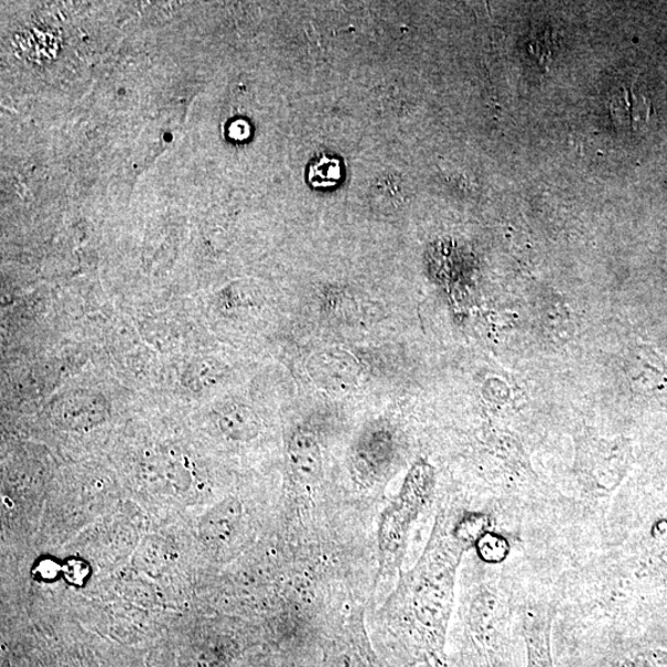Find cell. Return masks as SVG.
Here are the masks:
<instances>
[{"mask_svg":"<svg viewBox=\"0 0 667 667\" xmlns=\"http://www.w3.org/2000/svg\"><path fill=\"white\" fill-rule=\"evenodd\" d=\"M312 376L320 379L326 386L351 385L355 377V364L346 354L323 353L316 355L312 361Z\"/></svg>","mask_w":667,"mask_h":667,"instance_id":"12","label":"cell"},{"mask_svg":"<svg viewBox=\"0 0 667 667\" xmlns=\"http://www.w3.org/2000/svg\"><path fill=\"white\" fill-rule=\"evenodd\" d=\"M58 422L67 430H88L105 422L108 416L106 400L97 395L76 394L58 406Z\"/></svg>","mask_w":667,"mask_h":667,"instance_id":"7","label":"cell"},{"mask_svg":"<svg viewBox=\"0 0 667 667\" xmlns=\"http://www.w3.org/2000/svg\"><path fill=\"white\" fill-rule=\"evenodd\" d=\"M289 463L292 474L303 485H313L320 481L323 472V458L320 444L310 432L299 430L289 443Z\"/></svg>","mask_w":667,"mask_h":667,"instance_id":"8","label":"cell"},{"mask_svg":"<svg viewBox=\"0 0 667 667\" xmlns=\"http://www.w3.org/2000/svg\"><path fill=\"white\" fill-rule=\"evenodd\" d=\"M312 176H314L312 181L315 186L320 182H323L322 186L330 184L327 182H335L338 179L337 162L323 159L322 162L318 163V165L312 169Z\"/></svg>","mask_w":667,"mask_h":667,"instance_id":"15","label":"cell"},{"mask_svg":"<svg viewBox=\"0 0 667 667\" xmlns=\"http://www.w3.org/2000/svg\"><path fill=\"white\" fill-rule=\"evenodd\" d=\"M142 475L149 482L173 491H181L190 485V472L183 460L173 454H158L142 463Z\"/></svg>","mask_w":667,"mask_h":667,"instance_id":"11","label":"cell"},{"mask_svg":"<svg viewBox=\"0 0 667 667\" xmlns=\"http://www.w3.org/2000/svg\"><path fill=\"white\" fill-rule=\"evenodd\" d=\"M453 513L440 510L432 536L412 570L400 574L379 618L389 667H444L461 559L471 548L456 537Z\"/></svg>","mask_w":667,"mask_h":667,"instance_id":"1","label":"cell"},{"mask_svg":"<svg viewBox=\"0 0 667 667\" xmlns=\"http://www.w3.org/2000/svg\"><path fill=\"white\" fill-rule=\"evenodd\" d=\"M217 426L220 432L236 441H248L258 437L260 419L255 410L243 404H227L217 409Z\"/></svg>","mask_w":667,"mask_h":667,"instance_id":"10","label":"cell"},{"mask_svg":"<svg viewBox=\"0 0 667 667\" xmlns=\"http://www.w3.org/2000/svg\"><path fill=\"white\" fill-rule=\"evenodd\" d=\"M435 474L423 463L410 469L399 494L383 510L378 525V577L389 579L402 570L410 530L434 495Z\"/></svg>","mask_w":667,"mask_h":667,"instance_id":"3","label":"cell"},{"mask_svg":"<svg viewBox=\"0 0 667 667\" xmlns=\"http://www.w3.org/2000/svg\"><path fill=\"white\" fill-rule=\"evenodd\" d=\"M241 516V502L233 497L211 508L200 523V537L204 546L211 549L227 546L239 528Z\"/></svg>","mask_w":667,"mask_h":667,"instance_id":"6","label":"cell"},{"mask_svg":"<svg viewBox=\"0 0 667 667\" xmlns=\"http://www.w3.org/2000/svg\"><path fill=\"white\" fill-rule=\"evenodd\" d=\"M557 615V603H529L521 612V633L525 638L527 667H556L552 659L551 631Z\"/></svg>","mask_w":667,"mask_h":667,"instance_id":"4","label":"cell"},{"mask_svg":"<svg viewBox=\"0 0 667 667\" xmlns=\"http://www.w3.org/2000/svg\"><path fill=\"white\" fill-rule=\"evenodd\" d=\"M475 549L482 562L498 566L508 559L510 544L502 534L488 530L477 540Z\"/></svg>","mask_w":667,"mask_h":667,"instance_id":"13","label":"cell"},{"mask_svg":"<svg viewBox=\"0 0 667 667\" xmlns=\"http://www.w3.org/2000/svg\"><path fill=\"white\" fill-rule=\"evenodd\" d=\"M609 107L612 119L617 125L633 130L648 125L652 115L650 101L633 86H622L614 90Z\"/></svg>","mask_w":667,"mask_h":667,"instance_id":"9","label":"cell"},{"mask_svg":"<svg viewBox=\"0 0 667 667\" xmlns=\"http://www.w3.org/2000/svg\"><path fill=\"white\" fill-rule=\"evenodd\" d=\"M227 655L213 648L194 650L182 667H225Z\"/></svg>","mask_w":667,"mask_h":667,"instance_id":"14","label":"cell"},{"mask_svg":"<svg viewBox=\"0 0 667 667\" xmlns=\"http://www.w3.org/2000/svg\"><path fill=\"white\" fill-rule=\"evenodd\" d=\"M65 574L71 583H80L86 580L88 570L84 561H69L65 569Z\"/></svg>","mask_w":667,"mask_h":667,"instance_id":"16","label":"cell"},{"mask_svg":"<svg viewBox=\"0 0 667 667\" xmlns=\"http://www.w3.org/2000/svg\"><path fill=\"white\" fill-rule=\"evenodd\" d=\"M494 588L481 593L465 622L460 667H520L513 599Z\"/></svg>","mask_w":667,"mask_h":667,"instance_id":"2","label":"cell"},{"mask_svg":"<svg viewBox=\"0 0 667 667\" xmlns=\"http://www.w3.org/2000/svg\"><path fill=\"white\" fill-rule=\"evenodd\" d=\"M321 667H387L374 653L362 630L338 631L323 646Z\"/></svg>","mask_w":667,"mask_h":667,"instance_id":"5","label":"cell"}]
</instances>
